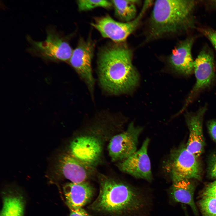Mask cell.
Returning <instances> with one entry per match:
<instances>
[{"label": "cell", "mask_w": 216, "mask_h": 216, "mask_svg": "<svg viewBox=\"0 0 216 216\" xmlns=\"http://www.w3.org/2000/svg\"><path fill=\"white\" fill-rule=\"evenodd\" d=\"M131 50L119 44L107 46L100 52L98 60L99 82L101 88L112 95L132 91L139 80L132 62Z\"/></svg>", "instance_id": "6da1fadb"}, {"label": "cell", "mask_w": 216, "mask_h": 216, "mask_svg": "<svg viewBox=\"0 0 216 216\" xmlns=\"http://www.w3.org/2000/svg\"><path fill=\"white\" fill-rule=\"evenodd\" d=\"M98 178L99 194L89 209L110 216H133L144 209L146 202L139 190L103 174Z\"/></svg>", "instance_id": "7a4b0ae2"}, {"label": "cell", "mask_w": 216, "mask_h": 216, "mask_svg": "<svg viewBox=\"0 0 216 216\" xmlns=\"http://www.w3.org/2000/svg\"><path fill=\"white\" fill-rule=\"evenodd\" d=\"M193 0H158L149 20L146 41H152L187 29L192 25Z\"/></svg>", "instance_id": "3957f363"}, {"label": "cell", "mask_w": 216, "mask_h": 216, "mask_svg": "<svg viewBox=\"0 0 216 216\" xmlns=\"http://www.w3.org/2000/svg\"><path fill=\"white\" fill-rule=\"evenodd\" d=\"M46 32V38L43 41H35L29 36L27 37L31 46L28 52L46 60L69 61L73 50L65 38L58 32L54 27H48Z\"/></svg>", "instance_id": "277c9868"}, {"label": "cell", "mask_w": 216, "mask_h": 216, "mask_svg": "<svg viewBox=\"0 0 216 216\" xmlns=\"http://www.w3.org/2000/svg\"><path fill=\"white\" fill-rule=\"evenodd\" d=\"M152 3L146 1L139 14L133 20L127 22L117 21L108 15L95 19L91 25L104 38L120 43L124 41L138 27L146 11Z\"/></svg>", "instance_id": "5b68a950"}, {"label": "cell", "mask_w": 216, "mask_h": 216, "mask_svg": "<svg viewBox=\"0 0 216 216\" xmlns=\"http://www.w3.org/2000/svg\"><path fill=\"white\" fill-rule=\"evenodd\" d=\"M197 158L186 147H182L171 152L165 168L173 182L200 179L201 171Z\"/></svg>", "instance_id": "8992f818"}, {"label": "cell", "mask_w": 216, "mask_h": 216, "mask_svg": "<svg viewBox=\"0 0 216 216\" xmlns=\"http://www.w3.org/2000/svg\"><path fill=\"white\" fill-rule=\"evenodd\" d=\"M94 44L90 39H81L73 52L69 63L87 87L92 99L94 97L95 80L92 62Z\"/></svg>", "instance_id": "52a82bcc"}, {"label": "cell", "mask_w": 216, "mask_h": 216, "mask_svg": "<svg viewBox=\"0 0 216 216\" xmlns=\"http://www.w3.org/2000/svg\"><path fill=\"white\" fill-rule=\"evenodd\" d=\"M103 143L97 136L80 135L74 139L69 146V152L84 163L95 167L100 161Z\"/></svg>", "instance_id": "ba28073f"}, {"label": "cell", "mask_w": 216, "mask_h": 216, "mask_svg": "<svg viewBox=\"0 0 216 216\" xmlns=\"http://www.w3.org/2000/svg\"><path fill=\"white\" fill-rule=\"evenodd\" d=\"M214 65V57L211 52L206 48L203 49L194 62L196 82L179 113L185 109L199 91L211 85L215 76Z\"/></svg>", "instance_id": "9c48e42d"}, {"label": "cell", "mask_w": 216, "mask_h": 216, "mask_svg": "<svg viewBox=\"0 0 216 216\" xmlns=\"http://www.w3.org/2000/svg\"><path fill=\"white\" fill-rule=\"evenodd\" d=\"M143 129L142 127L135 126L132 122L125 131L112 137L108 150L112 161H121L136 151L138 138Z\"/></svg>", "instance_id": "30bf717a"}, {"label": "cell", "mask_w": 216, "mask_h": 216, "mask_svg": "<svg viewBox=\"0 0 216 216\" xmlns=\"http://www.w3.org/2000/svg\"><path fill=\"white\" fill-rule=\"evenodd\" d=\"M149 141V139L147 138L139 150L118 162L117 166L119 170L135 178L151 182L152 175L150 160L148 154Z\"/></svg>", "instance_id": "8fae6325"}, {"label": "cell", "mask_w": 216, "mask_h": 216, "mask_svg": "<svg viewBox=\"0 0 216 216\" xmlns=\"http://www.w3.org/2000/svg\"><path fill=\"white\" fill-rule=\"evenodd\" d=\"M55 169L57 174L75 183L86 181L95 171V167L81 161L69 152L59 157Z\"/></svg>", "instance_id": "7c38bea8"}, {"label": "cell", "mask_w": 216, "mask_h": 216, "mask_svg": "<svg viewBox=\"0 0 216 216\" xmlns=\"http://www.w3.org/2000/svg\"><path fill=\"white\" fill-rule=\"evenodd\" d=\"M207 110L203 106L195 112H187V122L189 130L187 149L198 157L202 153L204 146L202 123L203 118Z\"/></svg>", "instance_id": "4fadbf2b"}, {"label": "cell", "mask_w": 216, "mask_h": 216, "mask_svg": "<svg viewBox=\"0 0 216 216\" xmlns=\"http://www.w3.org/2000/svg\"><path fill=\"white\" fill-rule=\"evenodd\" d=\"M194 40L189 38L181 41L172 50L168 62L175 72L188 75L194 72V62L191 53Z\"/></svg>", "instance_id": "5bb4252c"}, {"label": "cell", "mask_w": 216, "mask_h": 216, "mask_svg": "<svg viewBox=\"0 0 216 216\" xmlns=\"http://www.w3.org/2000/svg\"><path fill=\"white\" fill-rule=\"evenodd\" d=\"M63 191L70 210L82 208L90 201L94 193L93 187L87 181L66 183L63 187Z\"/></svg>", "instance_id": "9a60e30c"}, {"label": "cell", "mask_w": 216, "mask_h": 216, "mask_svg": "<svg viewBox=\"0 0 216 216\" xmlns=\"http://www.w3.org/2000/svg\"><path fill=\"white\" fill-rule=\"evenodd\" d=\"M0 216H23L25 200L22 192L10 188L3 192Z\"/></svg>", "instance_id": "2e32d148"}, {"label": "cell", "mask_w": 216, "mask_h": 216, "mask_svg": "<svg viewBox=\"0 0 216 216\" xmlns=\"http://www.w3.org/2000/svg\"><path fill=\"white\" fill-rule=\"evenodd\" d=\"M171 189V195L175 201L188 205L196 211L194 200V187L189 180L173 182Z\"/></svg>", "instance_id": "e0dca14e"}, {"label": "cell", "mask_w": 216, "mask_h": 216, "mask_svg": "<svg viewBox=\"0 0 216 216\" xmlns=\"http://www.w3.org/2000/svg\"><path fill=\"white\" fill-rule=\"evenodd\" d=\"M138 0H112L116 16L124 22H127L136 17V4Z\"/></svg>", "instance_id": "ac0fdd59"}, {"label": "cell", "mask_w": 216, "mask_h": 216, "mask_svg": "<svg viewBox=\"0 0 216 216\" xmlns=\"http://www.w3.org/2000/svg\"><path fill=\"white\" fill-rule=\"evenodd\" d=\"M78 8L81 11L89 10L97 7L110 8L112 4L107 0H81L77 1Z\"/></svg>", "instance_id": "d6986e66"}, {"label": "cell", "mask_w": 216, "mask_h": 216, "mask_svg": "<svg viewBox=\"0 0 216 216\" xmlns=\"http://www.w3.org/2000/svg\"><path fill=\"white\" fill-rule=\"evenodd\" d=\"M200 205L206 216H216V198L204 197L200 202Z\"/></svg>", "instance_id": "ffe728a7"}, {"label": "cell", "mask_w": 216, "mask_h": 216, "mask_svg": "<svg viewBox=\"0 0 216 216\" xmlns=\"http://www.w3.org/2000/svg\"><path fill=\"white\" fill-rule=\"evenodd\" d=\"M204 197H211L216 198V181L212 183L206 188Z\"/></svg>", "instance_id": "44dd1931"}, {"label": "cell", "mask_w": 216, "mask_h": 216, "mask_svg": "<svg viewBox=\"0 0 216 216\" xmlns=\"http://www.w3.org/2000/svg\"><path fill=\"white\" fill-rule=\"evenodd\" d=\"M203 33L211 41L216 50V31L211 29H203Z\"/></svg>", "instance_id": "7402d4cb"}, {"label": "cell", "mask_w": 216, "mask_h": 216, "mask_svg": "<svg viewBox=\"0 0 216 216\" xmlns=\"http://www.w3.org/2000/svg\"><path fill=\"white\" fill-rule=\"evenodd\" d=\"M209 172L211 176L216 178V154L212 157L209 162Z\"/></svg>", "instance_id": "603a6c76"}, {"label": "cell", "mask_w": 216, "mask_h": 216, "mask_svg": "<svg viewBox=\"0 0 216 216\" xmlns=\"http://www.w3.org/2000/svg\"><path fill=\"white\" fill-rule=\"evenodd\" d=\"M208 127L211 135L216 142V120L210 121L208 123Z\"/></svg>", "instance_id": "cb8c5ba5"}, {"label": "cell", "mask_w": 216, "mask_h": 216, "mask_svg": "<svg viewBox=\"0 0 216 216\" xmlns=\"http://www.w3.org/2000/svg\"><path fill=\"white\" fill-rule=\"evenodd\" d=\"M69 216H92L82 208L70 210Z\"/></svg>", "instance_id": "d4e9b609"}, {"label": "cell", "mask_w": 216, "mask_h": 216, "mask_svg": "<svg viewBox=\"0 0 216 216\" xmlns=\"http://www.w3.org/2000/svg\"><path fill=\"white\" fill-rule=\"evenodd\" d=\"M214 3L216 5V1H214Z\"/></svg>", "instance_id": "484cf974"}]
</instances>
